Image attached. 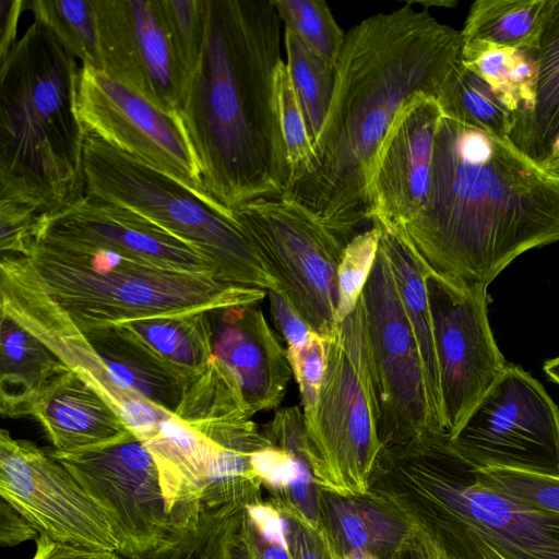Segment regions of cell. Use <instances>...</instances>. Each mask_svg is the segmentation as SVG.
<instances>
[{
	"instance_id": "d6a6232c",
	"label": "cell",
	"mask_w": 559,
	"mask_h": 559,
	"mask_svg": "<svg viewBox=\"0 0 559 559\" xmlns=\"http://www.w3.org/2000/svg\"><path fill=\"white\" fill-rule=\"evenodd\" d=\"M242 508L202 512L192 522L173 527L156 547L122 559H230Z\"/></svg>"
},
{
	"instance_id": "b9f144b4",
	"label": "cell",
	"mask_w": 559,
	"mask_h": 559,
	"mask_svg": "<svg viewBox=\"0 0 559 559\" xmlns=\"http://www.w3.org/2000/svg\"><path fill=\"white\" fill-rule=\"evenodd\" d=\"M287 355L299 386L302 413L308 417L314 412L319 400L325 369L326 338L312 332L302 345L287 347Z\"/></svg>"
},
{
	"instance_id": "681fc988",
	"label": "cell",
	"mask_w": 559,
	"mask_h": 559,
	"mask_svg": "<svg viewBox=\"0 0 559 559\" xmlns=\"http://www.w3.org/2000/svg\"><path fill=\"white\" fill-rule=\"evenodd\" d=\"M26 0H0V61L16 43L17 23Z\"/></svg>"
},
{
	"instance_id": "8992f818",
	"label": "cell",
	"mask_w": 559,
	"mask_h": 559,
	"mask_svg": "<svg viewBox=\"0 0 559 559\" xmlns=\"http://www.w3.org/2000/svg\"><path fill=\"white\" fill-rule=\"evenodd\" d=\"M84 194L127 209L194 248L230 285L276 292L280 282L233 212L86 131Z\"/></svg>"
},
{
	"instance_id": "6da1fadb",
	"label": "cell",
	"mask_w": 559,
	"mask_h": 559,
	"mask_svg": "<svg viewBox=\"0 0 559 559\" xmlns=\"http://www.w3.org/2000/svg\"><path fill=\"white\" fill-rule=\"evenodd\" d=\"M461 66V31L411 2L350 27L314 159L283 197L348 243L368 221L370 183L393 124L415 100H438Z\"/></svg>"
},
{
	"instance_id": "f6af8a7d",
	"label": "cell",
	"mask_w": 559,
	"mask_h": 559,
	"mask_svg": "<svg viewBox=\"0 0 559 559\" xmlns=\"http://www.w3.org/2000/svg\"><path fill=\"white\" fill-rule=\"evenodd\" d=\"M440 547L455 559H506L485 539L464 530H430Z\"/></svg>"
},
{
	"instance_id": "9c48e42d",
	"label": "cell",
	"mask_w": 559,
	"mask_h": 559,
	"mask_svg": "<svg viewBox=\"0 0 559 559\" xmlns=\"http://www.w3.org/2000/svg\"><path fill=\"white\" fill-rule=\"evenodd\" d=\"M242 233L300 318L328 338L337 326V269L348 243L304 205L281 197L233 210Z\"/></svg>"
},
{
	"instance_id": "60d3db41",
	"label": "cell",
	"mask_w": 559,
	"mask_h": 559,
	"mask_svg": "<svg viewBox=\"0 0 559 559\" xmlns=\"http://www.w3.org/2000/svg\"><path fill=\"white\" fill-rule=\"evenodd\" d=\"M169 33L189 74L201 58L204 38L205 0H160Z\"/></svg>"
},
{
	"instance_id": "bcb514c9",
	"label": "cell",
	"mask_w": 559,
	"mask_h": 559,
	"mask_svg": "<svg viewBox=\"0 0 559 559\" xmlns=\"http://www.w3.org/2000/svg\"><path fill=\"white\" fill-rule=\"evenodd\" d=\"M267 297L271 317L286 341L287 347H298L306 343L314 331L300 318L283 295L270 290Z\"/></svg>"
},
{
	"instance_id": "ffe728a7",
	"label": "cell",
	"mask_w": 559,
	"mask_h": 559,
	"mask_svg": "<svg viewBox=\"0 0 559 559\" xmlns=\"http://www.w3.org/2000/svg\"><path fill=\"white\" fill-rule=\"evenodd\" d=\"M213 355L237 383L251 416L276 408L293 376L285 348L258 304L209 311Z\"/></svg>"
},
{
	"instance_id": "7c38bea8",
	"label": "cell",
	"mask_w": 559,
	"mask_h": 559,
	"mask_svg": "<svg viewBox=\"0 0 559 559\" xmlns=\"http://www.w3.org/2000/svg\"><path fill=\"white\" fill-rule=\"evenodd\" d=\"M0 495L39 535L119 554L106 510L50 452L4 429L0 431Z\"/></svg>"
},
{
	"instance_id": "d6986e66",
	"label": "cell",
	"mask_w": 559,
	"mask_h": 559,
	"mask_svg": "<svg viewBox=\"0 0 559 559\" xmlns=\"http://www.w3.org/2000/svg\"><path fill=\"white\" fill-rule=\"evenodd\" d=\"M441 117L438 100L421 97L395 121L380 150L370 183V223L378 219L401 228L423 212Z\"/></svg>"
},
{
	"instance_id": "e575fe53",
	"label": "cell",
	"mask_w": 559,
	"mask_h": 559,
	"mask_svg": "<svg viewBox=\"0 0 559 559\" xmlns=\"http://www.w3.org/2000/svg\"><path fill=\"white\" fill-rule=\"evenodd\" d=\"M26 9L82 66L100 71L94 0H26Z\"/></svg>"
},
{
	"instance_id": "8fae6325",
	"label": "cell",
	"mask_w": 559,
	"mask_h": 559,
	"mask_svg": "<svg viewBox=\"0 0 559 559\" xmlns=\"http://www.w3.org/2000/svg\"><path fill=\"white\" fill-rule=\"evenodd\" d=\"M360 301L382 445L404 444L425 435H437L417 341L380 245Z\"/></svg>"
},
{
	"instance_id": "f1b7e54d",
	"label": "cell",
	"mask_w": 559,
	"mask_h": 559,
	"mask_svg": "<svg viewBox=\"0 0 559 559\" xmlns=\"http://www.w3.org/2000/svg\"><path fill=\"white\" fill-rule=\"evenodd\" d=\"M0 313L1 414L10 417L31 415L44 388L70 369L12 317Z\"/></svg>"
},
{
	"instance_id": "c3c4849f",
	"label": "cell",
	"mask_w": 559,
	"mask_h": 559,
	"mask_svg": "<svg viewBox=\"0 0 559 559\" xmlns=\"http://www.w3.org/2000/svg\"><path fill=\"white\" fill-rule=\"evenodd\" d=\"M39 534L31 523L11 504L1 498L0 542L3 546H14L22 542L37 539Z\"/></svg>"
},
{
	"instance_id": "3957f363",
	"label": "cell",
	"mask_w": 559,
	"mask_h": 559,
	"mask_svg": "<svg viewBox=\"0 0 559 559\" xmlns=\"http://www.w3.org/2000/svg\"><path fill=\"white\" fill-rule=\"evenodd\" d=\"M205 38L178 116L203 188L231 211L285 194L277 119L281 19L272 0H205Z\"/></svg>"
},
{
	"instance_id": "11a10c76",
	"label": "cell",
	"mask_w": 559,
	"mask_h": 559,
	"mask_svg": "<svg viewBox=\"0 0 559 559\" xmlns=\"http://www.w3.org/2000/svg\"><path fill=\"white\" fill-rule=\"evenodd\" d=\"M341 559H379L377 556H374L371 552L359 550V549H353L344 552L341 556Z\"/></svg>"
},
{
	"instance_id": "f5cc1de1",
	"label": "cell",
	"mask_w": 559,
	"mask_h": 559,
	"mask_svg": "<svg viewBox=\"0 0 559 559\" xmlns=\"http://www.w3.org/2000/svg\"><path fill=\"white\" fill-rule=\"evenodd\" d=\"M544 371L552 382L559 384V356L547 360L544 365Z\"/></svg>"
},
{
	"instance_id": "d590c367",
	"label": "cell",
	"mask_w": 559,
	"mask_h": 559,
	"mask_svg": "<svg viewBox=\"0 0 559 559\" xmlns=\"http://www.w3.org/2000/svg\"><path fill=\"white\" fill-rule=\"evenodd\" d=\"M284 45L286 64L314 146L332 99L335 69L312 53L296 34L286 27Z\"/></svg>"
},
{
	"instance_id": "5bb4252c",
	"label": "cell",
	"mask_w": 559,
	"mask_h": 559,
	"mask_svg": "<svg viewBox=\"0 0 559 559\" xmlns=\"http://www.w3.org/2000/svg\"><path fill=\"white\" fill-rule=\"evenodd\" d=\"M0 311L40 340L96 391L138 439L174 415L117 384L83 332L43 288L23 254L1 253Z\"/></svg>"
},
{
	"instance_id": "83f0119b",
	"label": "cell",
	"mask_w": 559,
	"mask_h": 559,
	"mask_svg": "<svg viewBox=\"0 0 559 559\" xmlns=\"http://www.w3.org/2000/svg\"><path fill=\"white\" fill-rule=\"evenodd\" d=\"M80 330L119 386L175 415L186 384L179 373L116 324Z\"/></svg>"
},
{
	"instance_id": "6f0895ef",
	"label": "cell",
	"mask_w": 559,
	"mask_h": 559,
	"mask_svg": "<svg viewBox=\"0 0 559 559\" xmlns=\"http://www.w3.org/2000/svg\"><path fill=\"white\" fill-rule=\"evenodd\" d=\"M428 557V556H427Z\"/></svg>"
},
{
	"instance_id": "f546056e",
	"label": "cell",
	"mask_w": 559,
	"mask_h": 559,
	"mask_svg": "<svg viewBox=\"0 0 559 559\" xmlns=\"http://www.w3.org/2000/svg\"><path fill=\"white\" fill-rule=\"evenodd\" d=\"M185 380L213 358L209 311L159 316L117 323Z\"/></svg>"
},
{
	"instance_id": "4fadbf2b",
	"label": "cell",
	"mask_w": 559,
	"mask_h": 559,
	"mask_svg": "<svg viewBox=\"0 0 559 559\" xmlns=\"http://www.w3.org/2000/svg\"><path fill=\"white\" fill-rule=\"evenodd\" d=\"M50 453L106 510L122 557L156 547L173 530L154 457L134 435L96 449Z\"/></svg>"
},
{
	"instance_id": "ee69618b",
	"label": "cell",
	"mask_w": 559,
	"mask_h": 559,
	"mask_svg": "<svg viewBox=\"0 0 559 559\" xmlns=\"http://www.w3.org/2000/svg\"><path fill=\"white\" fill-rule=\"evenodd\" d=\"M277 508L285 520V535L292 559H341L324 526L314 530L294 513Z\"/></svg>"
},
{
	"instance_id": "816d5d0a",
	"label": "cell",
	"mask_w": 559,
	"mask_h": 559,
	"mask_svg": "<svg viewBox=\"0 0 559 559\" xmlns=\"http://www.w3.org/2000/svg\"><path fill=\"white\" fill-rule=\"evenodd\" d=\"M426 551L428 559H455L440 547L432 535L426 540Z\"/></svg>"
},
{
	"instance_id": "277c9868",
	"label": "cell",
	"mask_w": 559,
	"mask_h": 559,
	"mask_svg": "<svg viewBox=\"0 0 559 559\" xmlns=\"http://www.w3.org/2000/svg\"><path fill=\"white\" fill-rule=\"evenodd\" d=\"M80 70L36 20L0 61V200L50 214L84 194Z\"/></svg>"
},
{
	"instance_id": "8d00e7d4",
	"label": "cell",
	"mask_w": 559,
	"mask_h": 559,
	"mask_svg": "<svg viewBox=\"0 0 559 559\" xmlns=\"http://www.w3.org/2000/svg\"><path fill=\"white\" fill-rule=\"evenodd\" d=\"M284 27L329 67L335 69L345 34L323 0H272Z\"/></svg>"
},
{
	"instance_id": "7402d4cb",
	"label": "cell",
	"mask_w": 559,
	"mask_h": 559,
	"mask_svg": "<svg viewBox=\"0 0 559 559\" xmlns=\"http://www.w3.org/2000/svg\"><path fill=\"white\" fill-rule=\"evenodd\" d=\"M31 415L59 452L96 449L133 435L114 408L71 370L44 388Z\"/></svg>"
},
{
	"instance_id": "7bdbcfd3",
	"label": "cell",
	"mask_w": 559,
	"mask_h": 559,
	"mask_svg": "<svg viewBox=\"0 0 559 559\" xmlns=\"http://www.w3.org/2000/svg\"><path fill=\"white\" fill-rule=\"evenodd\" d=\"M43 215L27 204L0 200L1 253L27 255L40 230Z\"/></svg>"
},
{
	"instance_id": "4316f807",
	"label": "cell",
	"mask_w": 559,
	"mask_h": 559,
	"mask_svg": "<svg viewBox=\"0 0 559 559\" xmlns=\"http://www.w3.org/2000/svg\"><path fill=\"white\" fill-rule=\"evenodd\" d=\"M420 353L435 433H445L433 321L427 292L428 270L403 239L385 223L372 221Z\"/></svg>"
},
{
	"instance_id": "836d02e7",
	"label": "cell",
	"mask_w": 559,
	"mask_h": 559,
	"mask_svg": "<svg viewBox=\"0 0 559 559\" xmlns=\"http://www.w3.org/2000/svg\"><path fill=\"white\" fill-rule=\"evenodd\" d=\"M175 416L192 427L252 417L234 378L215 356L186 380Z\"/></svg>"
},
{
	"instance_id": "5b68a950",
	"label": "cell",
	"mask_w": 559,
	"mask_h": 559,
	"mask_svg": "<svg viewBox=\"0 0 559 559\" xmlns=\"http://www.w3.org/2000/svg\"><path fill=\"white\" fill-rule=\"evenodd\" d=\"M36 278L80 329L258 304L267 292L169 271L102 249L36 239Z\"/></svg>"
},
{
	"instance_id": "484cf974",
	"label": "cell",
	"mask_w": 559,
	"mask_h": 559,
	"mask_svg": "<svg viewBox=\"0 0 559 559\" xmlns=\"http://www.w3.org/2000/svg\"><path fill=\"white\" fill-rule=\"evenodd\" d=\"M193 428L218 445L206 471L202 512L260 501L262 483L253 468L252 455L270 443L263 430L251 419L202 424Z\"/></svg>"
},
{
	"instance_id": "ac0fdd59",
	"label": "cell",
	"mask_w": 559,
	"mask_h": 559,
	"mask_svg": "<svg viewBox=\"0 0 559 559\" xmlns=\"http://www.w3.org/2000/svg\"><path fill=\"white\" fill-rule=\"evenodd\" d=\"M36 239L102 249L160 269L219 280L214 265L190 245L127 209L86 194L44 214Z\"/></svg>"
},
{
	"instance_id": "74e56055",
	"label": "cell",
	"mask_w": 559,
	"mask_h": 559,
	"mask_svg": "<svg viewBox=\"0 0 559 559\" xmlns=\"http://www.w3.org/2000/svg\"><path fill=\"white\" fill-rule=\"evenodd\" d=\"M275 95L278 126L290 170V185L309 170L314 159V146L284 60L276 69Z\"/></svg>"
},
{
	"instance_id": "2e32d148",
	"label": "cell",
	"mask_w": 559,
	"mask_h": 559,
	"mask_svg": "<svg viewBox=\"0 0 559 559\" xmlns=\"http://www.w3.org/2000/svg\"><path fill=\"white\" fill-rule=\"evenodd\" d=\"M444 431L451 438L503 372L487 316V293L461 288L429 274Z\"/></svg>"
},
{
	"instance_id": "ba28073f",
	"label": "cell",
	"mask_w": 559,
	"mask_h": 559,
	"mask_svg": "<svg viewBox=\"0 0 559 559\" xmlns=\"http://www.w3.org/2000/svg\"><path fill=\"white\" fill-rule=\"evenodd\" d=\"M305 424L319 488L341 497L367 496L383 445L360 298L326 338L318 404Z\"/></svg>"
},
{
	"instance_id": "44dd1931",
	"label": "cell",
	"mask_w": 559,
	"mask_h": 559,
	"mask_svg": "<svg viewBox=\"0 0 559 559\" xmlns=\"http://www.w3.org/2000/svg\"><path fill=\"white\" fill-rule=\"evenodd\" d=\"M270 443L252 455L262 486L270 489L277 507L305 523L323 527L322 490L313 471V453L304 413L298 406L281 408L262 428Z\"/></svg>"
},
{
	"instance_id": "f35d334b",
	"label": "cell",
	"mask_w": 559,
	"mask_h": 559,
	"mask_svg": "<svg viewBox=\"0 0 559 559\" xmlns=\"http://www.w3.org/2000/svg\"><path fill=\"white\" fill-rule=\"evenodd\" d=\"M377 227L357 234L346 246L337 269V322L344 321L356 308L372 271L378 248Z\"/></svg>"
},
{
	"instance_id": "f907efd6",
	"label": "cell",
	"mask_w": 559,
	"mask_h": 559,
	"mask_svg": "<svg viewBox=\"0 0 559 559\" xmlns=\"http://www.w3.org/2000/svg\"><path fill=\"white\" fill-rule=\"evenodd\" d=\"M540 166L549 175L559 180V140L556 142L548 159Z\"/></svg>"
},
{
	"instance_id": "9a60e30c",
	"label": "cell",
	"mask_w": 559,
	"mask_h": 559,
	"mask_svg": "<svg viewBox=\"0 0 559 559\" xmlns=\"http://www.w3.org/2000/svg\"><path fill=\"white\" fill-rule=\"evenodd\" d=\"M76 110L87 132L211 198L178 112L86 66L80 70Z\"/></svg>"
},
{
	"instance_id": "e0dca14e",
	"label": "cell",
	"mask_w": 559,
	"mask_h": 559,
	"mask_svg": "<svg viewBox=\"0 0 559 559\" xmlns=\"http://www.w3.org/2000/svg\"><path fill=\"white\" fill-rule=\"evenodd\" d=\"M100 71L157 107L178 112L190 74L160 0H94Z\"/></svg>"
},
{
	"instance_id": "52a82bcc",
	"label": "cell",
	"mask_w": 559,
	"mask_h": 559,
	"mask_svg": "<svg viewBox=\"0 0 559 559\" xmlns=\"http://www.w3.org/2000/svg\"><path fill=\"white\" fill-rule=\"evenodd\" d=\"M385 466L419 497L430 530L477 534L506 559H559V514L480 481L447 433L390 448Z\"/></svg>"
},
{
	"instance_id": "1f68e13d",
	"label": "cell",
	"mask_w": 559,
	"mask_h": 559,
	"mask_svg": "<svg viewBox=\"0 0 559 559\" xmlns=\"http://www.w3.org/2000/svg\"><path fill=\"white\" fill-rule=\"evenodd\" d=\"M442 115L508 140L515 110L507 96L462 63L438 98Z\"/></svg>"
},
{
	"instance_id": "7a4b0ae2",
	"label": "cell",
	"mask_w": 559,
	"mask_h": 559,
	"mask_svg": "<svg viewBox=\"0 0 559 559\" xmlns=\"http://www.w3.org/2000/svg\"><path fill=\"white\" fill-rule=\"evenodd\" d=\"M391 228L429 274L487 293L520 254L559 241V180L508 140L442 115L427 204Z\"/></svg>"
},
{
	"instance_id": "9f6ffc18",
	"label": "cell",
	"mask_w": 559,
	"mask_h": 559,
	"mask_svg": "<svg viewBox=\"0 0 559 559\" xmlns=\"http://www.w3.org/2000/svg\"><path fill=\"white\" fill-rule=\"evenodd\" d=\"M409 559H428L427 551L425 547V540L419 549L416 550V552L409 558Z\"/></svg>"
},
{
	"instance_id": "d4e9b609",
	"label": "cell",
	"mask_w": 559,
	"mask_h": 559,
	"mask_svg": "<svg viewBox=\"0 0 559 559\" xmlns=\"http://www.w3.org/2000/svg\"><path fill=\"white\" fill-rule=\"evenodd\" d=\"M362 498L322 491L323 524L340 556L359 549L379 559H401L423 545L428 527L418 534L406 516Z\"/></svg>"
},
{
	"instance_id": "603a6c76",
	"label": "cell",
	"mask_w": 559,
	"mask_h": 559,
	"mask_svg": "<svg viewBox=\"0 0 559 559\" xmlns=\"http://www.w3.org/2000/svg\"><path fill=\"white\" fill-rule=\"evenodd\" d=\"M156 463L173 526L201 513L205 476L218 445L175 415L141 439Z\"/></svg>"
},
{
	"instance_id": "db71d44e",
	"label": "cell",
	"mask_w": 559,
	"mask_h": 559,
	"mask_svg": "<svg viewBox=\"0 0 559 559\" xmlns=\"http://www.w3.org/2000/svg\"><path fill=\"white\" fill-rule=\"evenodd\" d=\"M412 4H419L424 9H429L431 5L436 7H445V8H454L457 5V1L455 0H429V1H411Z\"/></svg>"
},
{
	"instance_id": "4dcf8cb0",
	"label": "cell",
	"mask_w": 559,
	"mask_h": 559,
	"mask_svg": "<svg viewBox=\"0 0 559 559\" xmlns=\"http://www.w3.org/2000/svg\"><path fill=\"white\" fill-rule=\"evenodd\" d=\"M547 0H476L461 31L462 45L522 49L535 44Z\"/></svg>"
},
{
	"instance_id": "30bf717a",
	"label": "cell",
	"mask_w": 559,
	"mask_h": 559,
	"mask_svg": "<svg viewBox=\"0 0 559 559\" xmlns=\"http://www.w3.org/2000/svg\"><path fill=\"white\" fill-rule=\"evenodd\" d=\"M450 445L475 468L559 477L558 407L530 373L507 365L450 438Z\"/></svg>"
},
{
	"instance_id": "7dc6e473",
	"label": "cell",
	"mask_w": 559,
	"mask_h": 559,
	"mask_svg": "<svg viewBox=\"0 0 559 559\" xmlns=\"http://www.w3.org/2000/svg\"><path fill=\"white\" fill-rule=\"evenodd\" d=\"M33 559H122L116 551L94 550L60 544L39 535Z\"/></svg>"
},
{
	"instance_id": "ab89813d",
	"label": "cell",
	"mask_w": 559,
	"mask_h": 559,
	"mask_svg": "<svg viewBox=\"0 0 559 559\" xmlns=\"http://www.w3.org/2000/svg\"><path fill=\"white\" fill-rule=\"evenodd\" d=\"M487 486L537 509L559 514V477L507 468L473 466Z\"/></svg>"
},
{
	"instance_id": "cb8c5ba5",
	"label": "cell",
	"mask_w": 559,
	"mask_h": 559,
	"mask_svg": "<svg viewBox=\"0 0 559 559\" xmlns=\"http://www.w3.org/2000/svg\"><path fill=\"white\" fill-rule=\"evenodd\" d=\"M533 53L536 73L532 99L515 116L508 141L543 165L559 140V0H547Z\"/></svg>"
}]
</instances>
